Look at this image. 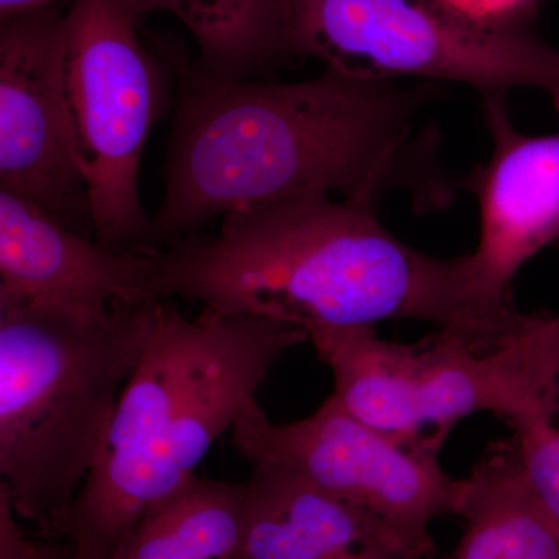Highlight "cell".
I'll list each match as a JSON object with an SVG mask.
<instances>
[{
  "instance_id": "cell-14",
  "label": "cell",
  "mask_w": 559,
  "mask_h": 559,
  "mask_svg": "<svg viewBox=\"0 0 559 559\" xmlns=\"http://www.w3.org/2000/svg\"><path fill=\"white\" fill-rule=\"evenodd\" d=\"M249 509L248 480L194 474L140 518L110 559H245Z\"/></svg>"
},
{
  "instance_id": "cell-8",
  "label": "cell",
  "mask_w": 559,
  "mask_h": 559,
  "mask_svg": "<svg viewBox=\"0 0 559 559\" xmlns=\"http://www.w3.org/2000/svg\"><path fill=\"white\" fill-rule=\"evenodd\" d=\"M230 433L252 466L299 474L369 513L407 559L436 557L430 527L457 510L462 479L441 468L440 450L373 428L333 395L293 423L271 421L252 401Z\"/></svg>"
},
{
  "instance_id": "cell-7",
  "label": "cell",
  "mask_w": 559,
  "mask_h": 559,
  "mask_svg": "<svg viewBox=\"0 0 559 559\" xmlns=\"http://www.w3.org/2000/svg\"><path fill=\"white\" fill-rule=\"evenodd\" d=\"M290 58L366 81H443L484 95L539 90L559 114V50L532 31L469 27L428 0H294Z\"/></svg>"
},
{
  "instance_id": "cell-13",
  "label": "cell",
  "mask_w": 559,
  "mask_h": 559,
  "mask_svg": "<svg viewBox=\"0 0 559 559\" xmlns=\"http://www.w3.org/2000/svg\"><path fill=\"white\" fill-rule=\"evenodd\" d=\"M465 522L444 559H559V525L543 506L513 437L496 441L460 481Z\"/></svg>"
},
{
  "instance_id": "cell-11",
  "label": "cell",
  "mask_w": 559,
  "mask_h": 559,
  "mask_svg": "<svg viewBox=\"0 0 559 559\" xmlns=\"http://www.w3.org/2000/svg\"><path fill=\"white\" fill-rule=\"evenodd\" d=\"M156 250H116L55 219L35 202L0 190V304L60 305L106 314L145 300Z\"/></svg>"
},
{
  "instance_id": "cell-15",
  "label": "cell",
  "mask_w": 559,
  "mask_h": 559,
  "mask_svg": "<svg viewBox=\"0 0 559 559\" xmlns=\"http://www.w3.org/2000/svg\"><path fill=\"white\" fill-rule=\"evenodd\" d=\"M146 16L167 11L197 40L198 68L227 79H253L289 60L294 0H139Z\"/></svg>"
},
{
  "instance_id": "cell-5",
  "label": "cell",
  "mask_w": 559,
  "mask_h": 559,
  "mask_svg": "<svg viewBox=\"0 0 559 559\" xmlns=\"http://www.w3.org/2000/svg\"><path fill=\"white\" fill-rule=\"evenodd\" d=\"M310 342L345 409L395 439L436 450L463 418L488 412L509 425L559 392V316L528 314L492 342L437 330L400 344L381 340L373 326L312 331Z\"/></svg>"
},
{
  "instance_id": "cell-4",
  "label": "cell",
  "mask_w": 559,
  "mask_h": 559,
  "mask_svg": "<svg viewBox=\"0 0 559 559\" xmlns=\"http://www.w3.org/2000/svg\"><path fill=\"white\" fill-rule=\"evenodd\" d=\"M154 304L116 305L100 316L0 304V488L46 539L62 540L145 349Z\"/></svg>"
},
{
  "instance_id": "cell-10",
  "label": "cell",
  "mask_w": 559,
  "mask_h": 559,
  "mask_svg": "<svg viewBox=\"0 0 559 559\" xmlns=\"http://www.w3.org/2000/svg\"><path fill=\"white\" fill-rule=\"evenodd\" d=\"M491 151L463 180L479 210V241L466 253L471 294L495 318L518 312L511 285L527 261L559 240V132L530 135L507 95H484Z\"/></svg>"
},
{
  "instance_id": "cell-16",
  "label": "cell",
  "mask_w": 559,
  "mask_h": 559,
  "mask_svg": "<svg viewBox=\"0 0 559 559\" xmlns=\"http://www.w3.org/2000/svg\"><path fill=\"white\" fill-rule=\"evenodd\" d=\"M455 20L491 33L530 31L540 0H428Z\"/></svg>"
},
{
  "instance_id": "cell-9",
  "label": "cell",
  "mask_w": 559,
  "mask_h": 559,
  "mask_svg": "<svg viewBox=\"0 0 559 559\" xmlns=\"http://www.w3.org/2000/svg\"><path fill=\"white\" fill-rule=\"evenodd\" d=\"M64 13L58 7L0 24V190L35 202L95 238L62 86Z\"/></svg>"
},
{
  "instance_id": "cell-2",
  "label": "cell",
  "mask_w": 559,
  "mask_h": 559,
  "mask_svg": "<svg viewBox=\"0 0 559 559\" xmlns=\"http://www.w3.org/2000/svg\"><path fill=\"white\" fill-rule=\"evenodd\" d=\"M145 300L200 301L224 314L307 331L418 320L492 340L510 320L477 307L466 255L439 259L385 229L373 202L301 194L237 210L215 235L157 249Z\"/></svg>"
},
{
  "instance_id": "cell-12",
  "label": "cell",
  "mask_w": 559,
  "mask_h": 559,
  "mask_svg": "<svg viewBox=\"0 0 559 559\" xmlns=\"http://www.w3.org/2000/svg\"><path fill=\"white\" fill-rule=\"evenodd\" d=\"M245 559H407L380 522L305 479L253 465Z\"/></svg>"
},
{
  "instance_id": "cell-17",
  "label": "cell",
  "mask_w": 559,
  "mask_h": 559,
  "mask_svg": "<svg viewBox=\"0 0 559 559\" xmlns=\"http://www.w3.org/2000/svg\"><path fill=\"white\" fill-rule=\"evenodd\" d=\"M72 0H0V20L31 13V11L58 7Z\"/></svg>"
},
{
  "instance_id": "cell-18",
  "label": "cell",
  "mask_w": 559,
  "mask_h": 559,
  "mask_svg": "<svg viewBox=\"0 0 559 559\" xmlns=\"http://www.w3.org/2000/svg\"><path fill=\"white\" fill-rule=\"evenodd\" d=\"M36 559H75V557H73L72 547L64 540V544H50V546L43 544V549Z\"/></svg>"
},
{
  "instance_id": "cell-3",
  "label": "cell",
  "mask_w": 559,
  "mask_h": 559,
  "mask_svg": "<svg viewBox=\"0 0 559 559\" xmlns=\"http://www.w3.org/2000/svg\"><path fill=\"white\" fill-rule=\"evenodd\" d=\"M305 342L307 331L290 323L207 308L189 319L156 300L145 349L62 532L73 557L110 559L231 432L280 358Z\"/></svg>"
},
{
  "instance_id": "cell-6",
  "label": "cell",
  "mask_w": 559,
  "mask_h": 559,
  "mask_svg": "<svg viewBox=\"0 0 559 559\" xmlns=\"http://www.w3.org/2000/svg\"><path fill=\"white\" fill-rule=\"evenodd\" d=\"M139 0H72L64 13L62 86L76 162L90 189L95 240L153 248L140 164L167 110L164 57L145 46Z\"/></svg>"
},
{
  "instance_id": "cell-1",
  "label": "cell",
  "mask_w": 559,
  "mask_h": 559,
  "mask_svg": "<svg viewBox=\"0 0 559 559\" xmlns=\"http://www.w3.org/2000/svg\"><path fill=\"white\" fill-rule=\"evenodd\" d=\"M160 53L179 80L165 189L151 218L153 248L209 221L301 194L374 202L404 190L440 205L450 183L436 135L414 134L429 83L349 79L325 69L299 83L227 79Z\"/></svg>"
}]
</instances>
